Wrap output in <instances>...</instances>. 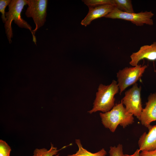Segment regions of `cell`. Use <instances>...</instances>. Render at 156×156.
I'll use <instances>...</instances> for the list:
<instances>
[{
    "mask_svg": "<svg viewBox=\"0 0 156 156\" xmlns=\"http://www.w3.org/2000/svg\"><path fill=\"white\" fill-rule=\"evenodd\" d=\"M27 0H12L8 6V11L5 12L6 21L5 23V32L9 43L12 42L13 34L11 24L12 21L20 27L29 29L32 35L33 41L36 44V37L31 26L21 17V13L25 5H27Z\"/></svg>",
    "mask_w": 156,
    "mask_h": 156,
    "instance_id": "1",
    "label": "cell"
},
{
    "mask_svg": "<svg viewBox=\"0 0 156 156\" xmlns=\"http://www.w3.org/2000/svg\"><path fill=\"white\" fill-rule=\"evenodd\" d=\"M99 115L103 125L112 132L119 125L125 128L134 122L133 115L127 112L122 101L109 112L100 113Z\"/></svg>",
    "mask_w": 156,
    "mask_h": 156,
    "instance_id": "2",
    "label": "cell"
},
{
    "mask_svg": "<svg viewBox=\"0 0 156 156\" xmlns=\"http://www.w3.org/2000/svg\"><path fill=\"white\" fill-rule=\"evenodd\" d=\"M119 90L117 82L114 80L109 85L100 84L96 93L93 108L88 112L91 114L98 111L106 113L110 110L115 105L114 96Z\"/></svg>",
    "mask_w": 156,
    "mask_h": 156,
    "instance_id": "3",
    "label": "cell"
},
{
    "mask_svg": "<svg viewBox=\"0 0 156 156\" xmlns=\"http://www.w3.org/2000/svg\"><path fill=\"white\" fill-rule=\"evenodd\" d=\"M27 2L28 6L25 14L27 17L33 18L36 25L32 30L35 35L38 29L43 26L46 21L48 1L27 0Z\"/></svg>",
    "mask_w": 156,
    "mask_h": 156,
    "instance_id": "4",
    "label": "cell"
},
{
    "mask_svg": "<svg viewBox=\"0 0 156 156\" xmlns=\"http://www.w3.org/2000/svg\"><path fill=\"white\" fill-rule=\"evenodd\" d=\"M147 67V65H136L133 67H126L117 73L118 84L120 94L128 87L133 85L142 76Z\"/></svg>",
    "mask_w": 156,
    "mask_h": 156,
    "instance_id": "5",
    "label": "cell"
},
{
    "mask_svg": "<svg viewBox=\"0 0 156 156\" xmlns=\"http://www.w3.org/2000/svg\"><path fill=\"white\" fill-rule=\"evenodd\" d=\"M154 15V14L151 11L129 13L122 11L115 7L112 12L105 17L129 21L137 26H142L144 24L149 25H153V22L152 18Z\"/></svg>",
    "mask_w": 156,
    "mask_h": 156,
    "instance_id": "6",
    "label": "cell"
},
{
    "mask_svg": "<svg viewBox=\"0 0 156 156\" xmlns=\"http://www.w3.org/2000/svg\"><path fill=\"white\" fill-rule=\"evenodd\" d=\"M141 86L138 87L137 83L127 90L122 99L123 104L127 112L132 114L139 120L143 108L141 97Z\"/></svg>",
    "mask_w": 156,
    "mask_h": 156,
    "instance_id": "7",
    "label": "cell"
},
{
    "mask_svg": "<svg viewBox=\"0 0 156 156\" xmlns=\"http://www.w3.org/2000/svg\"><path fill=\"white\" fill-rule=\"evenodd\" d=\"M148 100L145 107L142 109L139 120L143 125L148 128L152 122L156 121V92L151 94Z\"/></svg>",
    "mask_w": 156,
    "mask_h": 156,
    "instance_id": "8",
    "label": "cell"
},
{
    "mask_svg": "<svg viewBox=\"0 0 156 156\" xmlns=\"http://www.w3.org/2000/svg\"><path fill=\"white\" fill-rule=\"evenodd\" d=\"M130 57L129 64L133 66L138 65L139 61L144 59L150 61L156 60V42L150 45L141 47L138 51L133 53Z\"/></svg>",
    "mask_w": 156,
    "mask_h": 156,
    "instance_id": "9",
    "label": "cell"
},
{
    "mask_svg": "<svg viewBox=\"0 0 156 156\" xmlns=\"http://www.w3.org/2000/svg\"><path fill=\"white\" fill-rule=\"evenodd\" d=\"M114 5H104L92 8H89L88 12L81 23L85 27L90 25L93 20L101 17H105L114 8Z\"/></svg>",
    "mask_w": 156,
    "mask_h": 156,
    "instance_id": "10",
    "label": "cell"
},
{
    "mask_svg": "<svg viewBox=\"0 0 156 156\" xmlns=\"http://www.w3.org/2000/svg\"><path fill=\"white\" fill-rule=\"evenodd\" d=\"M148 129V132H144L138 141L140 151L156 150V125H151Z\"/></svg>",
    "mask_w": 156,
    "mask_h": 156,
    "instance_id": "11",
    "label": "cell"
},
{
    "mask_svg": "<svg viewBox=\"0 0 156 156\" xmlns=\"http://www.w3.org/2000/svg\"><path fill=\"white\" fill-rule=\"evenodd\" d=\"M75 142L79 148L78 151L75 154L67 156H105L107 154V152L104 148L96 153H92L83 148L80 140L76 139Z\"/></svg>",
    "mask_w": 156,
    "mask_h": 156,
    "instance_id": "12",
    "label": "cell"
},
{
    "mask_svg": "<svg viewBox=\"0 0 156 156\" xmlns=\"http://www.w3.org/2000/svg\"><path fill=\"white\" fill-rule=\"evenodd\" d=\"M115 7L124 12L134 13L131 0H114Z\"/></svg>",
    "mask_w": 156,
    "mask_h": 156,
    "instance_id": "13",
    "label": "cell"
},
{
    "mask_svg": "<svg viewBox=\"0 0 156 156\" xmlns=\"http://www.w3.org/2000/svg\"><path fill=\"white\" fill-rule=\"evenodd\" d=\"M66 147L65 146L60 150H57L56 147L53 146L51 144V147L49 150L45 148H36L34 151L33 156H59L58 152L61 149Z\"/></svg>",
    "mask_w": 156,
    "mask_h": 156,
    "instance_id": "14",
    "label": "cell"
},
{
    "mask_svg": "<svg viewBox=\"0 0 156 156\" xmlns=\"http://www.w3.org/2000/svg\"><path fill=\"white\" fill-rule=\"evenodd\" d=\"M82 1L88 8L107 4L114 5V0H84Z\"/></svg>",
    "mask_w": 156,
    "mask_h": 156,
    "instance_id": "15",
    "label": "cell"
},
{
    "mask_svg": "<svg viewBox=\"0 0 156 156\" xmlns=\"http://www.w3.org/2000/svg\"><path fill=\"white\" fill-rule=\"evenodd\" d=\"M11 150L10 146L5 141L0 140V156H10Z\"/></svg>",
    "mask_w": 156,
    "mask_h": 156,
    "instance_id": "16",
    "label": "cell"
},
{
    "mask_svg": "<svg viewBox=\"0 0 156 156\" xmlns=\"http://www.w3.org/2000/svg\"><path fill=\"white\" fill-rule=\"evenodd\" d=\"M109 156H123L124 154L123 146L119 144L117 146H111L109 151Z\"/></svg>",
    "mask_w": 156,
    "mask_h": 156,
    "instance_id": "17",
    "label": "cell"
},
{
    "mask_svg": "<svg viewBox=\"0 0 156 156\" xmlns=\"http://www.w3.org/2000/svg\"><path fill=\"white\" fill-rule=\"evenodd\" d=\"M11 1V0H0V12L1 13V18L3 23H4L6 21L5 10L7 6L9 5Z\"/></svg>",
    "mask_w": 156,
    "mask_h": 156,
    "instance_id": "18",
    "label": "cell"
},
{
    "mask_svg": "<svg viewBox=\"0 0 156 156\" xmlns=\"http://www.w3.org/2000/svg\"><path fill=\"white\" fill-rule=\"evenodd\" d=\"M140 156H156V150L141 151L140 153Z\"/></svg>",
    "mask_w": 156,
    "mask_h": 156,
    "instance_id": "19",
    "label": "cell"
},
{
    "mask_svg": "<svg viewBox=\"0 0 156 156\" xmlns=\"http://www.w3.org/2000/svg\"><path fill=\"white\" fill-rule=\"evenodd\" d=\"M140 151L139 149H137L134 153L132 155L124 154L123 156H140Z\"/></svg>",
    "mask_w": 156,
    "mask_h": 156,
    "instance_id": "20",
    "label": "cell"
}]
</instances>
